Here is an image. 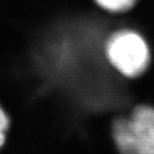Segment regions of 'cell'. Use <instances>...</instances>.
Here are the masks:
<instances>
[{"mask_svg":"<svg viewBox=\"0 0 154 154\" xmlns=\"http://www.w3.org/2000/svg\"><path fill=\"white\" fill-rule=\"evenodd\" d=\"M100 9L110 14H123L133 9L138 0H93Z\"/></svg>","mask_w":154,"mask_h":154,"instance_id":"3957f363","label":"cell"},{"mask_svg":"<svg viewBox=\"0 0 154 154\" xmlns=\"http://www.w3.org/2000/svg\"><path fill=\"white\" fill-rule=\"evenodd\" d=\"M110 136L119 154H154V105L138 103L112 117Z\"/></svg>","mask_w":154,"mask_h":154,"instance_id":"7a4b0ae2","label":"cell"},{"mask_svg":"<svg viewBox=\"0 0 154 154\" xmlns=\"http://www.w3.org/2000/svg\"><path fill=\"white\" fill-rule=\"evenodd\" d=\"M104 56L109 66L125 79L143 75L152 60V49L147 36L132 27L115 29L107 35Z\"/></svg>","mask_w":154,"mask_h":154,"instance_id":"6da1fadb","label":"cell"},{"mask_svg":"<svg viewBox=\"0 0 154 154\" xmlns=\"http://www.w3.org/2000/svg\"><path fill=\"white\" fill-rule=\"evenodd\" d=\"M10 128H11V118L5 107L0 104V150L5 147L7 142Z\"/></svg>","mask_w":154,"mask_h":154,"instance_id":"277c9868","label":"cell"}]
</instances>
